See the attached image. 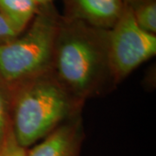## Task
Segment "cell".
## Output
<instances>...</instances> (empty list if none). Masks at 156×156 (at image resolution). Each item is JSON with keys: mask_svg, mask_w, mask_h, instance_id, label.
Segmentation results:
<instances>
[{"mask_svg": "<svg viewBox=\"0 0 156 156\" xmlns=\"http://www.w3.org/2000/svg\"><path fill=\"white\" fill-rule=\"evenodd\" d=\"M62 17L83 22L96 28L110 30L122 16V0H62Z\"/></svg>", "mask_w": 156, "mask_h": 156, "instance_id": "obj_5", "label": "cell"}, {"mask_svg": "<svg viewBox=\"0 0 156 156\" xmlns=\"http://www.w3.org/2000/svg\"><path fill=\"white\" fill-rule=\"evenodd\" d=\"M134 20L140 28L156 34V0H144L130 7Z\"/></svg>", "mask_w": 156, "mask_h": 156, "instance_id": "obj_8", "label": "cell"}, {"mask_svg": "<svg viewBox=\"0 0 156 156\" xmlns=\"http://www.w3.org/2000/svg\"><path fill=\"white\" fill-rule=\"evenodd\" d=\"M155 55L156 36L140 28L125 4L122 16L108 30V61L115 84Z\"/></svg>", "mask_w": 156, "mask_h": 156, "instance_id": "obj_4", "label": "cell"}, {"mask_svg": "<svg viewBox=\"0 0 156 156\" xmlns=\"http://www.w3.org/2000/svg\"><path fill=\"white\" fill-rule=\"evenodd\" d=\"M12 128L11 115V95L0 85V147Z\"/></svg>", "mask_w": 156, "mask_h": 156, "instance_id": "obj_9", "label": "cell"}, {"mask_svg": "<svg viewBox=\"0 0 156 156\" xmlns=\"http://www.w3.org/2000/svg\"><path fill=\"white\" fill-rule=\"evenodd\" d=\"M10 95L12 130L17 142L26 149L80 115L84 103L74 97L52 71Z\"/></svg>", "mask_w": 156, "mask_h": 156, "instance_id": "obj_2", "label": "cell"}, {"mask_svg": "<svg viewBox=\"0 0 156 156\" xmlns=\"http://www.w3.org/2000/svg\"><path fill=\"white\" fill-rule=\"evenodd\" d=\"M27 149L17 142L12 128L0 147V156H26Z\"/></svg>", "mask_w": 156, "mask_h": 156, "instance_id": "obj_10", "label": "cell"}, {"mask_svg": "<svg viewBox=\"0 0 156 156\" xmlns=\"http://www.w3.org/2000/svg\"><path fill=\"white\" fill-rule=\"evenodd\" d=\"M19 34L11 26L4 16L0 13V44L15 38Z\"/></svg>", "mask_w": 156, "mask_h": 156, "instance_id": "obj_11", "label": "cell"}, {"mask_svg": "<svg viewBox=\"0 0 156 156\" xmlns=\"http://www.w3.org/2000/svg\"><path fill=\"white\" fill-rule=\"evenodd\" d=\"M39 8L33 0H0V13L18 34L28 27Z\"/></svg>", "mask_w": 156, "mask_h": 156, "instance_id": "obj_7", "label": "cell"}, {"mask_svg": "<svg viewBox=\"0 0 156 156\" xmlns=\"http://www.w3.org/2000/svg\"><path fill=\"white\" fill-rule=\"evenodd\" d=\"M108 30L61 15L52 72L83 102L115 85L108 61Z\"/></svg>", "mask_w": 156, "mask_h": 156, "instance_id": "obj_1", "label": "cell"}, {"mask_svg": "<svg viewBox=\"0 0 156 156\" xmlns=\"http://www.w3.org/2000/svg\"><path fill=\"white\" fill-rule=\"evenodd\" d=\"M122 1L124 4H126V5H128L130 7H132V6L135 5L139 4V3L144 1V0H122Z\"/></svg>", "mask_w": 156, "mask_h": 156, "instance_id": "obj_12", "label": "cell"}, {"mask_svg": "<svg viewBox=\"0 0 156 156\" xmlns=\"http://www.w3.org/2000/svg\"><path fill=\"white\" fill-rule=\"evenodd\" d=\"M33 1L36 4H37L39 6H42L50 4V3H53L54 0H33Z\"/></svg>", "mask_w": 156, "mask_h": 156, "instance_id": "obj_13", "label": "cell"}, {"mask_svg": "<svg viewBox=\"0 0 156 156\" xmlns=\"http://www.w3.org/2000/svg\"><path fill=\"white\" fill-rule=\"evenodd\" d=\"M84 133L81 115L62 123L26 152V156H80Z\"/></svg>", "mask_w": 156, "mask_h": 156, "instance_id": "obj_6", "label": "cell"}, {"mask_svg": "<svg viewBox=\"0 0 156 156\" xmlns=\"http://www.w3.org/2000/svg\"><path fill=\"white\" fill-rule=\"evenodd\" d=\"M60 18L54 3L40 6L22 33L0 44V85L10 94L52 71Z\"/></svg>", "mask_w": 156, "mask_h": 156, "instance_id": "obj_3", "label": "cell"}]
</instances>
